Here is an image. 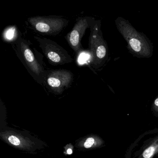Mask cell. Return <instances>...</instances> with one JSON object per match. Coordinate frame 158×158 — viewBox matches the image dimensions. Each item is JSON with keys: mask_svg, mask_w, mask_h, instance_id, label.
<instances>
[{"mask_svg": "<svg viewBox=\"0 0 158 158\" xmlns=\"http://www.w3.org/2000/svg\"><path fill=\"white\" fill-rule=\"evenodd\" d=\"M117 30L127 43L129 53L138 58H150L153 52V46L148 38L138 32L128 20L119 16L115 20Z\"/></svg>", "mask_w": 158, "mask_h": 158, "instance_id": "6da1fadb", "label": "cell"}, {"mask_svg": "<svg viewBox=\"0 0 158 158\" xmlns=\"http://www.w3.org/2000/svg\"><path fill=\"white\" fill-rule=\"evenodd\" d=\"M89 40L91 63L96 68L103 66L108 60V47L102 37L98 23L92 27Z\"/></svg>", "mask_w": 158, "mask_h": 158, "instance_id": "7a4b0ae2", "label": "cell"}, {"mask_svg": "<svg viewBox=\"0 0 158 158\" xmlns=\"http://www.w3.org/2000/svg\"><path fill=\"white\" fill-rule=\"evenodd\" d=\"M28 22L38 32L47 35H56L66 26L68 22L58 17H37L28 18Z\"/></svg>", "mask_w": 158, "mask_h": 158, "instance_id": "3957f363", "label": "cell"}, {"mask_svg": "<svg viewBox=\"0 0 158 158\" xmlns=\"http://www.w3.org/2000/svg\"><path fill=\"white\" fill-rule=\"evenodd\" d=\"M40 44L43 52L48 60L56 64H64L72 62L73 59L63 48L47 39L36 38Z\"/></svg>", "mask_w": 158, "mask_h": 158, "instance_id": "277c9868", "label": "cell"}, {"mask_svg": "<svg viewBox=\"0 0 158 158\" xmlns=\"http://www.w3.org/2000/svg\"><path fill=\"white\" fill-rule=\"evenodd\" d=\"M73 80V74L68 70H57L51 71L48 75L47 84L56 91L63 90L70 87Z\"/></svg>", "mask_w": 158, "mask_h": 158, "instance_id": "5b68a950", "label": "cell"}, {"mask_svg": "<svg viewBox=\"0 0 158 158\" xmlns=\"http://www.w3.org/2000/svg\"><path fill=\"white\" fill-rule=\"evenodd\" d=\"M90 26L89 19L86 17L80 18L77 20L73 28L67 36L70 47L75 52L81 51V41L87 28Z\"/></svg>", "mask_w": 158, "mask_h": 158, "instance_id": "8992f818", "label": "cell"}, {"mask_svg": "<svg viewBox=\"0 0 158 158\" xmlns=\"http://www.w3.org/2000/svg\"><path fill=\"white\" fill-rule=\"evenodd\" d=\"M21 48L24 59L32 72L37 75L42 73V67L35 58L34 53L29 47L25 43L22 42Z\"/></svg>", "mask_w": 158, "mask_h": 158, "instance_id": "52a82bcc", "label": "cell"}, {"mask_svg": "<svg viewBox=\"0 0 158 158\" xmlns=\"http://www.w3.org/2000/svg\"><path fill=\"white\" fill-rule=\"evenodd\" d=\"M158 149V138L144 150L142 153V157L143 158H152Z\"/></svg>", "mask_w": 158, "mask_h": 158, "instance_id": "ba28073f", "label": "cell"}, {"mask_svg": "<svg viewBox=\"0 0 158 158\" xmlns=\"http://www.w3.org/2000/svg\"><path fill=\"white\" fill-rule=\"evenodd\" d=\"M15 27H10L5 31L4 36L8 40H12L15 38Z\"/></svg>", "mask_w": 158, "mask_h": 158, "instance_id": "9c48e42d", "label": "cell"}, {"mask_svg": "<svg viewBox=\"0 0 158 158\" xmlns=\"http://www.w3.org/2000/svg\"><path fill=\"white\" fill-rule=\"evenodd\" d=\"M9 140L10 143L15 146H18L20 144V140L15 136H10L9 138Z\"/></svg>", "mask_w": 158, "mask_h": 158, "instance_id": "30bf717a", "label": "cell"}, {"mask_svg": "<svg viewBox=\"0 0 158 158\" xmlns=\"http://www.w3.org/2000/svg\"><path fill=\"white\" fill-rule=\"evenodd\" d=\"M94 142H95V140L93 138H89L86 140L84 144V146L86 148H89L93 146Z\"/></svg>", "mask_w": 158, "mask_h": 158, "instance_id": "8fae6325", "label": "cell"}, {"mask_svg": "<svg viewBox=\"0 0 158 158\" xmlns=\"http://www.w3.org/2000/svg\"><path fill=\"white\" fill-rule=\"evenodd\" d=\"M89 58V56L88 54H85V53H81L79 58V63H83L85 62L87 60H88Z\"/></svg>", "mask_w": 158, "mask_h": 158, "instance_id": "7c38bea8", "label": "cell"}, {"mask_svg": "<svg viewBox=\"0 0 158 158\" xmlns=\"http://www.w3.org/2000/svg\"><path fill=\"white\" fill-rule=\"evenodd\" d=\"M152 107V109L155 111L158 112V96L153 101Z\"/></svg>", "mask_w": 158, "mask_h": 158, "instance_id": "4fadbf2b", "label": "cell"}, {"mask_svg": "<svg viewBox=\"0 0 158 158\" xmlns=\"http://www.w3.org/2000/svg\"><path fill=\"white\" fill-rule=\"evenodd\" d=\"M72 153H73V151H72L71 149H68L67 150V153H68V154H71Z\"/></svg>", "mask_w": 158, "mask_h": 158, "instance_id": "5bb4252c", "label": "cell"}, {"mask_svg": "<svg viewBox=\"0 0 158 158\" xmlns=\"http://www.w3.org/2000/svg\"><path fill=\"white\" fill-rule=\"evenodd\" d=\"M158 153V150H157V151L156 152V153Z\"/></svg>", "mask_w": 158, "mask_h": 158, "instance_id": "9a60e30c", "label": "cell"}]
</instances>
